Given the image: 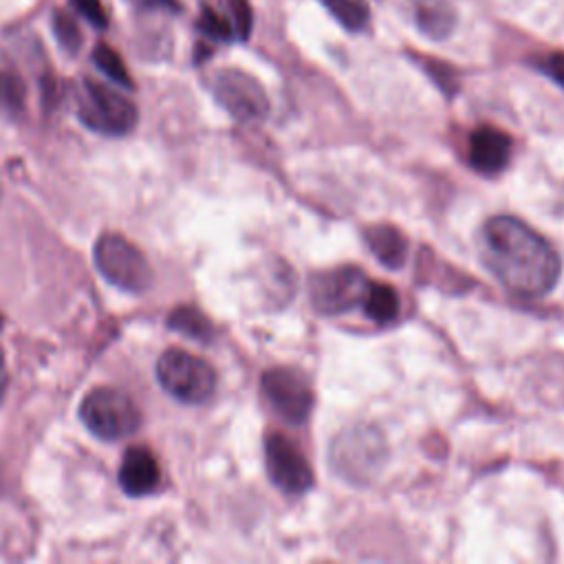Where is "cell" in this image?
Here are the masks:
<instances>
[{"instance_id": "cell-1", "label": "cell", "mask_w": 564, "mask_h": 564, "mask_svg": "<svg viewBox=\"0 0 564 564\" xmlns=\"http://www.w3.org/2000/svg\"><path fill=\"white\" fill-rule=\"evenodd\" d=\"M485 264L518 295H544L560 278V256L527 223L491 216L482 225Z\"/></svg>"}, {"instance_id": "cell-2", "label": "cell", "mask_w": 564, "mask_h": 564, "mask_svg": "<svg viewBox=\"0 0 564 564\" xmlns=\"http://www.w3.org/2000/svg\"><path fill=\"white\" fill-rule=\"evenodd\" d=\"M77 117L86 128L99 134L123 137L137 126L139 112L123 93L95 79H82L77 93Z\"/></svg>"}, {"instance_id": "cell-3", "label": "cell", "mask_w": 564, "mask_h": 564, "mask_svg": "<svg viewBox=\"0 0 564 564\" xmlns=\"http://www.w3.org/2000/svg\"><path fill=\"white\" fill-rule=\"evenodd\" d=\"M156 379L174 399L198 405L216 392V370L198 355L183 348H167L156 361Z\"/></svg>"}, {"instance_id": "cell-4", "label": "cell", "mask_w": 564, "mask_h": 564, "mask_svg": "<svg viewBox=\"0 0 564 564\" xmlns=\"http://www.w3.org/2000/svg\"><path fill=\"white\" fill-rule=\"evenodd\" d=\"M79 416L84 425L104 441L128 438L141 425L137 403L126 392L115 388L90 390L79 405Z\"/></svg>"}, {"instance_id": "cell-5", "label": "cell", "mask_w": 564, "mask_h": 564, "mask_svg": "<svg viewBox=\"0 0 564 564\" xmlns=\"http://www.w3.org/2000/svg\"><path fill=\"white\" fill-rule=\"evenodd\" d=\"M97 271L115 286L128 293H141L152 284L148 258L121 234L106 231L97 238L93 251Z\"/></svg>"}, {"instance_id": "cell-6", "label": "cell", "mask_w": 564, "mask_h": 564, "mask_svg": "<svg viewBox=\"0 0 564 564\" xmlns=\"http://www.w3.org/2000/svg\"><path fill=\"white\" fill-rule=\"evenodd\" d=\"M212 95L242 123H260L269 115V97L262 84L240 68H220L214 73Z\"/></svg>"}, {"instance_id": "cell-7", "label": "cell", "mask_w": 564, "mask_h": 564, "mask_svg": "<svg viewBox=\"0 0 564 564\" xmlns=\"http://www.w3.org/2000/svg\"><path fill=\"white\" fill-rule=\"evenodd\" d=\"M386 458V443L375 427H355L344 432L333 445L335 469L350 480L370 478Z\"/></svg>"}, {"instance_id": "cell-8", "label": "cell", "mask_w": 564, "mask_h": 564, "mask_svg": "<svg viewBox=\"0 0 564 564\" xmlns=\"http://www.w3.org/2000/svg\"><path fill=\"white\" fill-rule=\"evenodd\" d=\"M370 280L357 267H337L322 271L311 282L313 306L324 315H339L361 304Z\"/></svg>"}, {"instance_id": "cell-9", "label": "cell", "mask_w": 564, "mask_h": 564, "mask_svg": "<svg viewBox=\"0 0 564 564\" xmlns=\"http://www.w3.org/2000/svg\"><path fill=\"white\" fill-rule=\"evenodd\" d=\"M262 392L271 408L293 425H302L313 408L308 379L291 368H271L262 375Z\"/></svg>"}, {"instance_id": "cell-10", "label": "cell", "mask_w": 564, "mask_h": 564, "mask_svg": "<svg viewBox=\"0 0 564 564\" xmlns=\"http://www.w3.org/2000/svg\"><path fill=\"white\" fill-rule=\"evenodd\" d=\"M267 469L275 487L284 494H304L313 487V471L302 449L282 432H273L264 443Z\"/></svg>"}, {"instance_id": "cell-11", "label": "cell", "mask_w": 564, "mask_h": 564, "mask_svg": "<svg viewBox=\"0 0 564 564\" xmlns=\"http://www.w3.org/2000/svg\"><path fill=\"white\" fill-rule=\"evenodd\" d=\"M511 137L494 126H480L469 134V165L480 174H498L511 156Z\"/></svg>"}, {"instance_id": "cell-12", "label": "cell", "mask_w": 564, "mask_h": 564, "mask_svg": "<svg viewBox=\"0 0 564 564\" xmlns=\"http://www.w3.org/2000/svg\"><path fill=\"white\" fill-rule=\"evenodd\" d=\"M161 482V467L156 463V456L143 447L132 445L126 449L121 465H119V485L121 489L132 496H148L152 494Z\"/></svg>"}, {"instance_id": "cell-13", "label": "cell", "mask_w": 564, "mask_h": 564, "mask_svg": "<svg viewBox=\"0 0 564 564\" xmlns=\"http://www.w3.org/2000/svg\"><path fill=\"white\" fill-rule=\"evenodd\" d=\"M368 249L388 269H399L408 258V240L392 225H372L364 231Z\"/></svg>"}, {"instance_id": "cell-14", "label": "cell", "mask_w": 564, "mask_h": 564, "mask_svg": "<svg viewBox=\"0 0 564 564\" xmlns=\"http://www.w3.org/2000/svg\"><path fill=\"white\" fill-rule=\"evenodd\" d=\"M416 26L430 40H445L456 26V11L443 0L421 2L416 7Z\"/></svg>"}, {"instance_id": "cell-15", "label": "cell", "mask_w": 564, "mask_h": 564, "mask_svg": "<svg viewBox=\"0 0 564 564\" xmlns=\"http://www.w3.org/2000/svg\"><path fill=\"white\" fill-rule=\"evenodd\" d=\"M364 313L375 322H392L399 313V295L390 284L370 282L364 297Z\"/></svg>"}, {"instance_id": "cell-16", "label": "cell", "mask_w": 564, "mask_h": 564, "mask_svg": "<svg viewBox=\"0 0 564 564\" xmlns=\"http://www.w3.org/2000/svg\"><path fill=\"white\" fill-rule=\"evenodd\" d=\"M167 326L192 337L198 341H209L214 337V326L212 322L194 306H178L170 313Z\"/></svg>"}, {"instance_id": "cell-17", "label": "cell", "mask_w": 564, "mask_h": 564, "mask_svg": "<svg viewBox=\"0 0 564 564\" xmlns=\"http://www.w3.org/2000/svg\"><path fill=\"white\" fill-rule=\"evenodd\" d=\"M319 2L346 31H361L370 20V7L366 0H319Z\"/></svg>"}, {"instance_id": "cell-18", "label": "cell", "mask_w": 564, "mask_h": 564, "mask_svg": "<svg viewBox=\"0 0 564 564\" xmlns=\"http://www.w3.org/2000/svg\"><path fill=\"white\" fill-rule=\"evenodd\" d=\"M26 108V84L13 70H0V112L9 117L22 115Z\"/></svg>"}, {"instance_id": "cell-19", "label": "cell", "mask_w": 564, "mask_h": 564, "mask_svg": "<svg viewBox=\"0 0 564 564\" xmlns=\"http://www.w3.org/2000/svg\"><path fill=\"white\" fill-rule=\"evenodd\" d=\"M93 62H95V66H97L108 79H112L115 84H119V86H123V88H128V90L134 88V82H132V77H130V73H128V68H126L121 55H119L112 46H108L106 42H99V44L93 48Z\"/></svg>"}, {"instance_id": "cell-20", "label": "cell", "mask_w": 564, "mask_h": 564, "mask_svg": "<svg viewBox=\"0 0 564 564\" xmlns=\"http://www.w3.org/2000/svg\"><path fill=\"white\" fill-rule=\"evenodd\" d=\"M51 31L59 44V48L68 55L79 53L82 44H84V35L75 22V18H70L64 9H55L51 15Z\"/></svg>"}, {"instance_id": "cell-21", "label": "cell", "mask_w": 564, "mask_h": 564, "mask_svg": "<svg viewBox=\"0 0 564 564\" xmlns=\"http://www.w3.org/2000/svg\"><path fill=\"white\" fill-rule=\"evenodd\" d=\"M196 29L212 42H234V29L227 20V15L218 13L209 4L200 7V13L196 18Z\"/></svg>"}, {"instance_id": "cell-22", "label": "cell", "mask_w": 564, "mask_h": 564, "mask_svg": "<svg viewBox=\"0 0 564 564\" xmlns=\"http://www.w3.org/2000/svg\"><path fill=\"white\" fill-rule=\"evenodd\" d=\"M225 9H227V20L234 29V37L238 42H245L251 35V26H253V13H251L249 0H225Z\"/></svg>"}, {"instance_id": "cell-23", "label": "cell", "mask_w": 564, "mask_h": 564, "mask_svg": "<svg viewBox=\"0 0 564 564\" xmlns=\"http://www.w3.org/2000/svg\"><path fill=\"white\" fill-rule=\"evenodd\" d=\"M68 2L75 7V11H77L90 26H95V29H99V31L108 26V13H106L101 0H68Z\"/></svg>"}, {"instance_id": "cell-24", "label": "cell", "mask_w": 564, "mask_h": 564, "mask_svg": "<svg viewBox=\"0 0 564 564\" xmlns=\"http://www.w3.org/2000/svg\"><path fill=\"white\" fill-rule=\"evenodd\" d=\"M533 64L540 73H544L546 77H551L555 84H560L564 88V53L542 55Z\"/></svg>"}, {"instance_id": "cell-25", "label": "cell", "mask_w": 564, "mask_h": 564, "mask_svg": "<svg viewBox=\"0 0 564 564\" xmlns=\"http://www.w3.org/2000/svg\"><path fill=\"white\" fill-rule=\"evenodd\" d=\"M126 4H130L134 11L141 13H170L176 15L183 11L178 0H123Z\"/></svg>"}, {"instance_id": "cell-26", "label": "cell", "mask_w": 564, "mask_h": 564, "mask_svg": "<svg viewBox=\"0 0 564 564\" xmlns=\"http://www.w3.org/2000/svg\"><path fill=\"white\" fill-rule=\"evenodd\" d=\"M425 70L436 79V84L445 90L452 93L456 88V77H454V68L447 64H441L438 59H425Z\"/></svg>"}, {"instance_id": "cell-27", "label": "cell", "mask_w": 564, "mask_h": 564, "mask_svg": "<svg viewBox=\"0 0 564 564\" xmlns=\"http://www.w3.org/2000/svg\"><path fill=\"white\" fill-rule=\"evenodd\" d=\"M7 383H9V372H7V364H4V352L0 348V403L7 392Z\"/></svg>"}, {"instance_id": "cell-28", "label": "cell", "mask_w": 564, "mask_h": 564, "mask_svg": "<svg viewBox=\"0 0 564 564\" xmlns=\"http://www.w3.org/2000/svg\"><path fill=\"white\" fill-rule=\"evenodd\" d=\"M0 326H2V319H0Z\"/></svg>"}]
</instances>
